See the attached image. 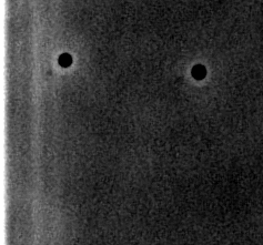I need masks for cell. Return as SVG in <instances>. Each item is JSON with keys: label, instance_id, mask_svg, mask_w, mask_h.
<instances>
[{"label": "cell", "instance_id": "7a4b0ae2", "mask_svg": "<svg viewBox=\"0 0 263 245\" xmlns=\"http://www.w3.org/2000/svg\"><path fill=\"white\" fill-rule=\"evenodd\" d=\"M71 63H72V58H71V56H70L69 53H63V54H61V56L59 57V64H60L61 67L67 68V67H69Z\"/></svg>", "mask_w": 263, "mask_h": 245}, {"label": "cell", "instance_id": "6da1fadb", "mask_svg": "<svg viewBox=\"0 0 263 245\" xmlns=\"http://www.w3.org/2000/svg\"><path fill=\"white\" fill-rule=\"evenodd\" d=\"M206 68L201 65V64H198V65H194L193 69H192V76L194 77L197 80H202L203 78L206 77Z\"/></svg>", "mask_w": 263, "mask_h": 245}]
</instances>
